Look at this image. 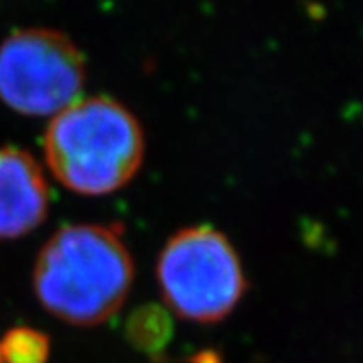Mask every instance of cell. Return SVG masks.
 <instances>
[{
    "mask_svg": "<svg viewBox=\"0 0 363 363\" xmlns=\"http://www.w3.org/2000/svg\"><path fill=\"white\" fill-rule=\"evenodd\" d=\"M133 279V257L122 230L100 223H76L54 233L33 266L37 301L72 327L109 321L128 301Z\"/></svg>",
    "mask_w": 363,
    "mask_h": 363,
    "instance_id": "6da1fadb",
    "label": "cell"
},
{
    "mask_svg": "<svg viewBox=\"0 0 363 363\" xmlns=\"http://www.w3.org/2000/svg\"><path fill=\"white\" fill-rule=\"evenodd\" d=\"M137 116L109 96L74 101L50 120L45 161L63 186L82 196H106L133 179L144 161Z\"/></svg>",
    "mask_w": 363,
    "mask_h": 363,
    "instance_id": "7a4b0ae2",
    "label": "cell"
},
{
    "mask_svg": "<svg viewBox=\"0 0 363 363\" xmlns=\"http://www.w3.org/2000/svg\"><path fill=\"white\" fill-rule=\"evenodd\" d=\"M157 281L175 315L201 325L223 321L247 290L236 249L208 225L177 230L166 242L157 260Z\"/></svg>",
    "mask_w": 363,
    "mask_h": 363,
    "instance_id": "3957f363",
    "label": "cell"
},
{
    "mask_svg": "<svg viewBox=\"0 0 363 363\" xmlns=\"http://www.w3.org/2000/svg\"><path fill=\"white\" fill-rule=\"evenodd\" d=\"M85 79L82 50L55 28H21L0 43V100L21 115L55 116L78 101Z\"/></svg>",
    "mask_w": 363,
    "mask_h": 363,
    "instance_id": "277c9868",
    "label": "cell"
},
{
    "mask_svg": "<svg viewBox=\"0 0 363 363\" xmlns=\"http://www.w3.org/2000/svg\"><path fill=\"white\" fill-rule=\"evenodd\" d=\"M43 168L21 147L0 146V240L30 235L48 216Z\"/></svg>",
    "mask_w": 363,
    "mask_h": 363,
    "instance_id": "5b68a950",
    "label": "cell"
},
{
    "mask_svg": "<svg viewBox=\"0 0 363 363\" xmlns=\"http://www.w3.org/2000/svg\"><path fill=\"white\" fill-rule=\"evenodd\" d=\"M172 336V321L161 306H143L131 315L128 323V337L138 350L157 354L166 347Z\"/></svg>",
    "mask_w": 363,
    "mask_h": 363,
    "instance_id": "8992f818",
    "label": "cell"
},
{
    "mask_svg": "<svg viewBox=\"0 0 363 363\" xmlns=\"http://www.w3.org/2000/svg\"><path fill=\"white\" fill-rule=\"evenodd\" d=\"M4 363H48L50 337L32 327H15L0 340Z\"/></svg>",
    "mask_w": 363,
    "mask_h": 363,
    "instance_id": "52a82bcc",
    "label": "cell"
},
{
    "mask_svg": "<svg viewBox=\"0 0 363 363\" xmlns=\"http://www.w3.org/2000/svg\"><path fill=\"white\" fill-rule=\"evenodd\" d=\"M0 363H4V362H2V354H0Z\"/></svg>",
    "mask_w": 363,
    "mask_h": 363,
    "instance_id": "ba28073f",
    "label": "cell"
}]
</instances>
